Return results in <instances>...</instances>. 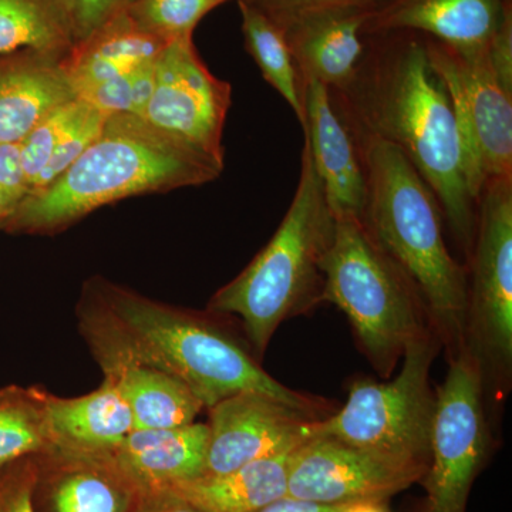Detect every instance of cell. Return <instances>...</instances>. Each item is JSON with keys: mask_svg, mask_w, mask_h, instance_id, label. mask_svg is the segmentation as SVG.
<instances>
[{"mask_svg": "<svg viewBox=\"0 0 512 512\" xmlns=\"http://www.w3.org/2000/svg\"><path fill=\"white\" fill-rule=\"evenodd\" d=\"M353 133L402 151L436 195L460 247L473 251L477 200L446 86L431 69L419 33L367 36L365 57L348 89L332 93Z\"/></svg>", "mask_w": 512, "mask_h": 512, "instance_id": "1", "label": "cell"}, {"mask_svg": "<svg viewBox=\"0 0 512 512\" xmlns=\"http://www.w3.org/2000/svg\"><path fill=\"white\" fill-rule=\"evenodd\" d=\"M92 288L96 306L87 315L89 336L177 377L204 409L234 394L259 393L318 416V400L279 383L207 320L107 282Z\"/></svg>", "mask_w": 512, "mask_h": 512, "instance_id": "2", "label": "cell"}, {"mask_svg": "<svg viewBox=\"0 0 512 512\" xmlns=\"http://www.w3.org/2000/svg\"><path fill=\"white\" fill-rule=\"evenodd\" d=\"M224 163L161 133L143 117H107L99 137L62 175L32 192L0 225L16 234H55L104 205L220 178Z\"/></svg>", "mask_w": 512, "mask_h": 512, "instance_id": "3", "label": "cell"}, {"mask_svg": "<svg viewBox=\"0 0 512 512\" xmlns=\"http://www.w3.org/2000/svg\"><path fill=\"white\" fill-rule=\"evenodd\" d=\"M355 137L366 170L363 227L412 282L453 356L467 346L468 279L448 252L439 201L399 148Z\"/></svg>", "mask_w": 512, "mask_h": 512, "instance_id": "4", "label": "cell"}, {"mask_svg": "<svg viewBox=\"0 0 512 512\" xmlns=\"http://www.w3.org/2000/svg\"><path fill=\"white\" fill-rule=\"evenodd\" d=\"M335 217L303 138L301 177L274 237L251 264L212 296L210 311L237 315L255 352L264 355L278 326L319 303L323 258Z\"/></svg>", "mask_w": 512, "mask_h": 512, "instance_id": "5", "label": "cell"}, {"mask_svg": "<svg viewBox=\"0 0 512 512\" xmlns=\"http://www.w3.org/2000/svg\"><path fill=\"white\" fill-rule=\"evenodd\" d=\"M320 268L319 303H333L345 312L372 365L389 376L407 346L430 333L416 288L356 218H335L332 244Z\"/></svg>", "mask_w": 512, "mask_h": 512, "instance_id": "6", "label": "cell"}, {"mask_svg": "<svg viewBox=\"0 0 512 512\" xmlns=\"http://www.w3.org/2000/svg\"><path fill=\"white\" fill-rule=\"evenodd\" d=\"M441 342L436 332L404 350L399 375L387 383L357 382L338 413L316 420L313 436H328L426 476L436 396L430 369Z\"/></svg>", "mask_w": 512, "mask_h": 512, "instance_id": "7", "label": "cell"}, {"mask_svg": "<svg viewBox=\"0 0 512 512\" xmlns=\"http://www.w3.org/2000/svg\"><path fill=\"white\" fill-rule=\"evenodd\" d=\"M426 39L431 69L446 86L466 157L471 194L512 178V90L495 72L488 49H454Z\"/></svg>", "mask_w": 512, "mask_h": 512, "instance_id": "8", "label": "cell"}, {"mask_svg": "<svg viewBox=\"0 0 512 512\" xmlns=\"http://www.w3.org/2000/svg\"><path fill=\"white\" fill-rule=\"evenodd\" d=\"M484 369L468 346L451 356L437 389L426 485V512H466L468 495L488 450Z\"/></svg>", "mask_w": 512, "mask_h": 512, "instance_id": "9", "label": "cell"}, {"mask_svg": "<svg viewBox=\"0 0 512 512\" xmlns=\"http://www.w3.org/2000/svg\"><path fill=\"white\" fill-rule=\"evenodd\" d=\"M468 282L467 346L503 373L512 363V178L491 180L478 198Z\"/></svg>", "mask_w": 512, "mask_h": 512, "instance_id": "10", "label": "cell"}, {"mask_svg": "<svg viewBox=\"0 0 512 512\" xmlns=\"http://www.w3.org/2000/svg\"><path fill=\"white\" fill-rule=\"evenodd\" d=\"M231 104V84L205 66L192 37H183L168 43L158 57L143 119L224 163L222 137Z\"/></svg>", "mask_w": 512, "mask_h": 512, "instance_id": "11", "label": "cell"}, {"mask_svg": "<svg viewBox=\"0 0 512 512\" xmlns=\"http://www.w3.org/2000/svg\"><path fill=\"white\" fill-rule=\"evenodd\" d=\"M423 477L333 437L313 436L293 453L286 495L322 505L386 501Z\"/></svg>", "mask_w": 512, "mask_h": 512, "instance_id": "12", "label": "cell"}, {"mask_svg": "<svg viewBox=\"0 0 512 512\" xmlns=\"http://www.w3.org/2000/svg\"><path fill=\"white\" fill-rule=\"evenodd\" d=\"M204 476H222L312 439L316 417L259 393L212 406Z\"/></svg>", "mask_w": 512, "mask_h": 512, "instance_id": "13", "label": "cell"}, {"mask_svg": "<svg viewBox=\"0 0 512 512\" xmlns=\"http://www.w3.org/2000/svg\"><path fill=\"white\" fill-rule=\"evenodd\" d=\"M302 130L333 217L362 221L367 190L362 151L332 92L322 83H305Z\"/></svg>", "mask_w": 512, "mask_h": 512, "instance_id": "14", "label": "cell"}, {"mask_svg": "<svg viewBox=\"0 0 512 512\" xmlns=\"http://www.w3.org/2000/svg\"><path fill=\"white\" fill-rule=\"evenodd\" d=\"M512 0H387L367 19L365 36L413 32L454 49L485 50L505 20Z\"/></svg>", "mask_w": 512, "mask_h": 512, "instance_id": "15", "label": "cell"}, {"mask_svg": "<svg viewBox=\"0 0 512 512\" xmlns=\"http://www.w3.org/2000/svg\"><path fill=\"white\" fill-rule=\"evenodd\" d=\"M375 9L332 8L303 13L282 26L303 82L332 93L348 89L365 57L367 19Z\"/></svg>", "mask_w": 512, "mask_h": 512, "instance_id": "16", "label": "cell"}, {"mask_svg": "<svg viewBox=\"0 0 512 512\" xmlns=\"http://www.w3.org/2000/svg\"><path fill=\"white\" fill-rule=\"evenodd\" d=\"M37 467L35 500L40 512H136L143 494L117 468L109 454L46 453Z\"/></svg>", "mask_w": 512, "mask_h": 512, "instance_id": "17", "label": "cell"}, {"mask_svg": "<svg viewBox=\"0 0 512 512\" xmlns=\"http://www.w3.org/2000/svg\"><path fill=\"white\" fill-rule=\"evenodd\" d=\"M66 55L23 49L0 56V146L19 144L47 114L79 99Z\"/></svg>", "mask_w": 512, "mask_h": 512, "instance_id": "18", "label": "cell"}, {"mask_svg": "<svg viewBox=\"0 0 512 512\" xmlns=\"http://www.w3.org/2000/svg\"><path fill=\"white\" fill-rule=\"evenodd\" d=\"M208 440V424L197 421L171 429L133 430L109 456L146 497L204 476Z\"/></svg>", "mask_w": 512, "mask_h": 512, "instance_id": "19", "label": "cell"}, {"mask_svg": "<svg viewBox=\"0 0 512 512\" xmlns=\"http://www.w3.org/2000/svg\"><path fill=\"white\" fill-rule=\"evenodd\" d=\"M104 375L119 386L130 407L134 430L171 429L194 423L204 409L187 384L170 373L134 359L97 338H89Z\"/></svg>", "mask_w": 512, "mask_h": 512, "instance_id": "20", "label": "cell"}, {"mask_svg": "<svg viewBox=\"0 0 512 512\" xmlns=\"http://www.w3.org/2000/svg\"><path fill=\"white\" fill-rule=\"evenodd\" d=\"M45 409L52 451L59 453L106 456L134 430L130 407L110 377L82 397L46 396Z\"/></svg>", "mask_w": 512, "mask_h": 512, "instance_id": "21", "label": "cell"}, {"mask_svg": "<svg viewBox=\"0 0 512 512\" xmlns=\"http://www.w3.org/2000/svg\"><path fill=\"white\" fill-rule=\"evenodd\" d=\"M168 43L146 32L126 12L77 43L64 56L77 97L97 84L156 63Z\"/></svg>", "mask_w": 512, "mask_h": 512, "instance_id": "22", "label": "cell"}, {"mask_svg": "<svg viewBox=\"0 0 512 512\" xmlns=\"http://www.w3.org/2000/svg\"><path fill=\"white\" fill-rule=\"evenodd\" d=\"M298 447L252 461L222 476H202L185 481L165 493L177 495L204 512L262 510L288 494L289 466Z\"/></svg>", "mask_w": 512, "mask_h": 512, "instance_id": "23", "label": "cell"}, {"mask_svg": "<svg viewBox=\"0 0 512 512\" xmlns=\"http://www.w3.org/2000/svg\"><path fill=\"white\" fill-rule=\"evenodd\" d=\"M242 18L245 49L258 64L265 82L284 97L286 103L305 124V82L289 49L284 30L258 10L238 3Z\"/></svg>", "mask_w": 512, "mask_h": 512, "instance_id": "24", "label": "cell"}, {"mask_svg": "<svg viewBox=\"0 0 512 512\" xmlns=\"http://www.w3.org/2000/svg\"><path fill=\"white\" fill-rule=\"evenodd\" d=\"M72 47L55 0H0V56L23 49L69 53Z\"/></svg>", "mask_w": 512, "mask_h": 512, "instance_id": "25", "label": "cell"}, {"mask_svg": "<svg viewBox=\"0 0 512 512\" xmlns=\"http://www.w3.org/2000/svg\"><path fill=\"white\" fill-rule=\"evenodd\" d=\"M45 394L12 386L0 390V468L52 451Z\"/></svg>", "mask_w": 512, "mask_h": 512, "instance_id": "26", "label": "cell"}, {"mask_svg": "<svg viewBox=\"0 0 512 512\" xmlns=\"http://www.w3.org/2000/svg\"><path fill=\"white\" fill-rule=\"evenodd\" d=\"M229 0H136L127 9L140 28L165 43L192 37L208 13Z\"/></svg>", "mask_w": 512, "mask_h": 512, "instance_id": "27", "label": "cell"}, {"mask_svg": "<svg viewBox=\"0 0 512 512\" xmlns=\"http://www.w3.org/2000/svg\"><path fill=\"white\" fill-rule=\"evenodd\" d=\"M156 63L147 64L123 76L97 84L80 94L79 99L86 101L107 117L117 114L143 117L153 93Z\"/></svg>", "mask_w": 512, "mask_h": 512, "instance_id": "28", "label": "cell"}, {"mask_svg": "<svg viewBox=\"0 0 512 512\" xmlns=\"http://www.w3.org/2000/svg\"><path fill=\"white\" fill-rule=\"evenodd\" d=\"M82 106L83 100L76 99L57 107L20 141V157L28 178L29 192L37 177L45 170L64 134L79 116Z\"/></svg>", "mask_w": 512, "mask_h": 512, "instance_id": "29", "label": "cell"}, {"mask_svg": "<svg viewBox=\"0 0 512 512\" xmlns=\"http://www.w3.org/2000/svg\"><path fill=\"white\" fill-rule=\"evenodd\" d=\"M106 120L107 116H104L101 111L94 109L93 106L83 100L79 116L74 120L72 127L64 134L63 140L60 141L55 153L50 157L45 170L37 177L29 194L47 187L59 175H62L77 158L82 156L87 147L99 137Z\"/></svg>", "mask_w": 512, "mask_h": 512, "instance_id": "30", "label": "cell"}, {"mask_svg": "<svg viewBox=\"0 0 512 512\" xmlns=\"http://www.w3.org/2000/svg\"><path fill=\"white\" fill-rule=\"evenodd\" d=\"M62 13L73 46L93 35L120 13L126 12L136 0H55Z\"/></svg>", "mask_w": 512, "mask_h": 512, "instance_id": "31", "label": "cell"}, {"mask_svg": "<svg viewBox=\"0 0 512 512\" xmlns=\"http://www.w3.org/2000/svg\"><path fill=\"white\" fill-rule=\"evenodd\" d=\"M237 2L258 10L282 28L289 20L313 10L353 8V6L376 9L387 0H237Z\"/></svg>", "mask_w": 512, "mask_h": 512, "instance_id": "32", "label": "cell"}, {"mask_svg": "<svg viewBox=\"0 0 512 512\" xmlns=\"http://www.w3.org/2000/svg\"><path fill=\"white\" fill-rule=\"evenodd\" d=\"M29 195L19 144L0 146V225L18 210Z\"/></svg>", "mask_w": 512, "mask_h": 512, "instance_id": "33", "label": "cell"}, {"mask_svg": "<svg viewBox=\"0 0 512 512\" xmlns=\"http://www.w3.org/2000/svg\"><path fill=\"white\" fill-rule=\"evenodd\" d=\"M37 467L33 461L9 471L0 480V512H36L33 503Z\"/></svg>", "mask_w": 512, "mask_h": 512, "instance_id": "34", "label": "cell"}, {"mask_svg": "<svg viewBox=\"0 0 512 512\" xmlns=\"http://www.w3.org/2000/svg\"><path fill=\"white\" fill-rule=\"evenodd\" d=\"M136 512H204L194 505L181 500L177 495L161 493L146 495L138 505Z\"/></svg>", "mask_w": 512, "mask_h": 512, "instance_id": "35", "label": "cell"}, {"mask_svg": "<svg viewBox=\"0 0 512 512\" xmlns=\"http://www.w3.org/2000/svg\"><path fill=\"white\" fill-rule=\"evenodd\" d=\"M336 505H322L309 503V501L296 500L286 495L275 503L266 505L256 512H333Z\"/></svg>", "mask_w": 512, "mask_h": 512, "instance_id": "36", "label": "cell"}, {"mask_svg": "<svg viewBox=\"0 0 512 512\" xmlns=\"http://www.w3.org/2000/svg\"><path fill=\"white\" fill-rule=\"evenodd\" d=\"M333 512H390L386 501H359V503H350L336 505Z\"/></svg>", "mask_w": 512, "mask_h": 512, "instance_id": "37", "label": "cell"}]
</instances>
